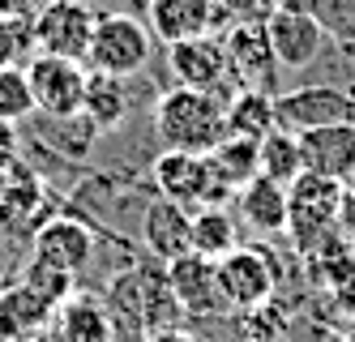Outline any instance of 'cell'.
Wrapping results in <instances>:
<instances>
[{
  "mask_svg": "<svg viewBox=\"0 0 355 342\" xmlns=\"http://www.w3.org/2000/svg\"><path fill=\"white\" fill-rule=\"evenodd\" d=\"M39 197H43V184H39V176L31 167H21V163L5 167L0 171V227L5 231L21 227L26 214L39 205Z\"/></svg>",
  "mask_w": 355,
  "mask_h": 342,
  "instance_id": "cell-20",
  "label": "cell"
},
{
  "mask_svg": "<svg viewBox=\"0 0 355 342\" xmlns=\"http://www.w3.org/2000/svg\"><path fill=\"white\" fill-rule=\"evenodd\" d=\"M295 142H300V163L309 176H325V180H338V184L355 180V124L309 128Z\"/></svg>",
  "mask_w": 355,
  "mask_h": 342,
  "instance_id": "cell-13",
  "label": "cell"
},
{
  "mask_svg": "<svg viewBox=\"0 0 355 342\" xmlns=\"http://www.w3.org/2000/svg\"><path fill=\"white\" fill-rule=\"evenodd\" d=\"M86 5H90V0H86Z\"/></svg>",
  "mask_w": 355,
  "mask_h": 342,
  "instance_id": "cell-34",
  "label": "cell"
},
{
  "mask_svg": "<svg viewBox=\"0 0 355 342\" xmlns=\"http://www.w3.org/2000/svg\"><path fill=\"white\" fill-rule=\"evenodd\" d=\"M107 312L90 304V300H78V304H64L60 312V334L64 342H107Z\"/></svg>",
  "mask_w": 355,
  "mask_h": 342,
  "instance_id": "cell-26",
  "label": "cell"
},
{
  "mask_svg": "<svg viewBox=\"0 0 355 342\" xmlns=\"http://www.w3.org/2000/svg\"><path fill=\"white\" fill-rule=\"evenodd\" d=\"M150 342H193V338H189V334H175V330H159Z\"/></svg>",
  "mask_w": 355,
  "mask_h": 342,
  "instance_id": "cell-33",
  "label": "cell"
},
{
  "mask_svg": "<svg viewBox=\"0 0 355 342\" xmlns=\"http://www.w3.org/2000/svg\"><path fill=\"white\" fill-rule=\"evenodd\" d=\"M17 154H21L17 124H5V120H0V171H5V167H13V163H17Z\"/></svg>",
  "mask_w": 355,
  "mask_h": 342,
  "instance_id": "cell-30",
  "label": "cell"
},
{
  "mask_svg": "<svg viewBox=\"0 0 355 342\" xmlns=\"http://www.w3.org/2000/svg\"><path fill=\"white\" fill-rule=\"evenodd\" d=\"M47 0H0V17L21 22V26H35V17L43 13Z\"/></svg>",
  "mask_w": 355,
  "mask_h": 342,
  "instance_id": "cell-29",
  "label": "cell"
},
{
  "mask_svg": "<svg viewBox=\"0 0 355 342\" xmlns=\"http://www.w3.org/2000/svg\"><path fill=\"white\" fill-rule=\"evenodd\" d=\"M124 116H129V86H124L120 77L90 73L86 103H82V120L94 128V133H112V128L124 124Z\"/></svg>",
  "mask_w": 355,
  "mask_h": 342,
  "instance_id": "cell-18",
  "label": "cell"
},
{
  "mask_svg": "<svg viewBox=\"0 0 355 342\" xmlns=\"http://www.w3.org/2000/svg\"><path fill=\"white\" fill-rule=\"evenodd\" d=\"M167 69L175 77V86L184 90H201V94H218L232 99V73H227V51L218 35H201V39H184L167 47Z\"/></svg>",
  "mask_w": 355,
  "mask_h": 342,
  "instance_id": "cell-10",
  "label": "cell"
},
{
  "mask_svg": "<svg viewBox=\"0 0 355 342\" xmlns=\"http://www.w3.org/2000/svg\"><path fill=\"white\" fill-rule=\"evenodd\" d=\"M343 193H347V184L325 180V176H309V171L287 189V235L300 253H313L325 235L338 231Z\"/></svg>",
  "mask_w": 355,
  "mask_h": 342,
  "instance_id": "cell-3",
  "label": "cell"
},
{
  "mask_svg": "<svg viewBox=\"0 0 355 342\" xmlns=\"http://www.w3.org/2000/svg\"><path fill=\"white\" fill-rule=\"evenodd\" d=\"M26 43H35V39H31V26L0 17V69L21 65V51H26Z\"/></svg>",
  "mask_w": 355,
  "mask_h": 342,
  "instance_id": "cell-27",
  "label": "cell"
},
{
  "mask_svg": "<svg viewBox=\"0 0 355 342\" xmlns=\"http://www.w3.org/2000/svg\"><path fill=\"white\" fill-rule=\"evenodd\" d=\"M210 163L218 171V180L232 193H240L244 184L257 176V142H240V137H223L218 150L210 154Z\"/></svg>",
  "mask_w": 355,
  "mask_h": 342,
  "instance_id": "cell-23",
  "label": "cell"
},
{
  "mask_svg": "<svg viewBox=\"0 0 355 342\" xmlns=\"http://www.w3.org/2000/svg\"><path fill=\"white\" fill-rule=\"evenodd\" d=\"M31 261H39V266H52L60 274H82L90 266V257H94V231L82 223V219H47L35 235H31Z\"/></svg>",
  "mask_w": 355,
  "mask_h": 342,
  "instance_id": "cell-11",
  "label": "cell"
},
{
  "mask_svg": "<svg viewBox=\"0 0 355 342\" xmlns=\"http://www.w3.org/2000/svg\"><path fill=\"white\" fill-rule=\"evenodd\" d=\"M155 184H159V197L163 201H175L184 205L189 214L206 205H227L236 193L218 180L210 154H180V150H163L155 159Z\"/></svg>",
  "mask_w": 355,
  "mask_h": 342,
  "instance_id": "cell-5",
  "label": "cell"
},
{
  "mask_svg": "<svg viewBox=\"0 0 355 342\" xmlns=\"http://www.w3.org/2000/svg\"><path fill=\"white\" fill-rule=\"evenodd\" d=\"M94 22L98 13L86 0H47L43 13L31 26V39L39 47V56H60V60H78L86 65V51L94 39Z\"/></svg>",
  "mask_w": 355,
  "mask_h": 342,
  "instance_id": "cell-6",
  "label": "cell"
},
{
  "mask_svg": "<svg viewBox=\"0 0 355 342\" xmlns=\"http://www.w3.org/2000/svg\"><path fill=\"white\" fill-rule=\"evenodd\" d=\"M150 51H155V35H150V26L141 17H133V13H107V17L94 22L86 69L129 82V77H137L150 65Z\"/></svg>",
  "mask_w": 355,
  "mask_h": 342,
  "instance_id": "cell-2",
  "label": "cell"
},
{
  "mask_svg": "<svg viewBox=\"0 0 355 342\" xmlns=\"http://www.w3.org/2000/svg\"><path fill=\"white\" fill-rule=\"evenodd\" d=\"M155 133H159L163 150L214 154L218 142L227 137V99L175 86L167 94H159V103H155Z\"/></svg>",
  "mask_w": 355,
  "mask_h": 342,
  "instance_id": "cell-1",
  "label": "cell"
},
{
  "mask_svg": "<svg viewBox=\"0 0 355 342\" xmlns=\"http://www.w3.org/2000/svg\"><path fill=\"white\" fill-rule=\"evenodd\" d=\"M227 22H266L270 17V0H214Z\"/></svg>",
  "mask_w": 355,
  "mask_h": 342,
  "instance_id": "cell-28",
  "label": "cell"
},
{
  "mask_svg": "<svg viewBox=\"0 0 355 342\" xmlns=\"http://www.w3.org/2000/svg\"><path fill=\"white\" fill-rule=\"evenodd\" d=\"M338 227L355 240V180L347 184V193H343V219H338Z\"/></svg>",
  "mask_w": 355,
  "mask_h": 342,
  "instance_id": "cell-32",
  "label": "cell"
},
{
  "mask_svg": "<svg viewBox=\"0 0 355 342\" xmlns=\"http://www.w3.org/2000/svg\"><path fill=\"white\" fill-rule=\"evenodd\" d=\"M266 35H270L278 69H309L325 47L321 22L304 17V13H270L266 17Z\"/></svg>",
  "mask_w": 355,
  "mask_h": 342,
  "instance_id": "cell-15",
  "label": "cell"
},
{
  "mask_svg": "<svg viewBox=\"0 0 355 342\" xmlns=\"http://www.w3.org/2000/svg\"><path fill=\"white\" fill-rule=\"evenodd\" d=\"M244 227H252L257 235H278L287 231V189L283 184H274L266 176H252L244 189L232 197Z\"/></svg>",
  "mask_w": 355,
  "mask_h": 342,
  "instance_id": "cell-17",
  "label": "cell"
},
{
  "mask_svg": "<svg viewBox=\"0 0 355 342\" xmlns=\"http://www.w3.org/2000/svg\"><path fill=\"white\" fill-rule=\"evenodd\" d=\"M163 274H167V291H171L175 308L189 312V317H214V312L227 308L223 291H218V278H214V261L189 253L180 261H171Z\"/></svg>",
  "mask_w": 355,
  "mask_h": 342,
  "instance_id": "cell-14",
  "label": "cell"
},
{
  "mask_svg": "<svg viewBox=\"0 0 355 342\" xmlns=\"http://www.w3.org/2000/svg\"><path fill=\"white\" fill-rule=\"evenodd\" d=\"M257 176H266V180H274V184H283V189H291V184L304 176L295 133H287V128H274L270 137L257 142Z\"/></svg>",
  "mask_w": 355,
  "mask_h": 342,
  "instance_id": "cell-22",
  "label": "cell"
},
{
  "mask_svg": "<svg viewBox=\"0 0 355 342\" xmlns=\"http://www.w3.org/2000/svg\"><path fill=\"white\" fill-rule=\"evenodd\" d=\"M274 116L278 128L287 133H309V128H334L355 124V94L338 86H300L287 94H274Z\"/></svg>",
  "mask_w": 355,
  "mask_h": 342,
  "instance_id": "cell-9",
  "label": "cell"
},
{
  "mask_svg": "<svg viewBox=\"0 0 355 342\" xmlns=\"http://www.w3.org/2000/svg\"><path fill=\"white\" fill-rule=\"evenodd\" d=\"M47 312H52V304H47L43 296H35L26 282H17L13 291L0 296V330H9V334L35 330V325L47 321Z\"/></svg>",
  "mask_w": 355,
  "mask_h": 342,
  "instance_id": "cell-24",
  "label": "cell"
},
{
  "mask_svg": "<svg viewBox=\"0 0 355 342\" xmlns=\"http://www.w3.org/2000/svg\"><path fill=\"white\" fill-rule=\"evenodd\" d=\"M278 128L274 116V94H257V90H236L227 99V137L240 142H261Z\"/></svg>",
  "mask_w": 355,
  "mask_h": 342,
  "instance_id": "cell-19",
  "label": "cell"
},
{
  "mask_svg": "<svg viewBox=\"0 0 355 342\" xmlns=\"http://www.w3.org/2000/svg\"><path fill=\"white\" fill-rule=\"evenodd\" d=\"M321 0H270V13H304V17H317Z\"/></svg>",
  "mask_w": 355,
  "mask_h": 342,
  "instance_id": "cell-31",
  "label": "cell"
},
{
  "mask_svg": "<svg viewBox=\"0 0 355 342\" xmlns=\"http://www.w3.org/2000/svg\"><path fill=\"white\" fill-rule=\"evenodd\" d=\"M214 278L232 312H257L278 291V261L261 244H236L227 257L214 261Z\"/></svg>",
  "mask_w": 355,
  "mask_h": 342,
  "instance_id": "cell-4",
  "label": "cell"
},
{
  "mask_svg": "<svg viewBox=\"0 0 355 342\" xmlns=\"http://www.w3.org/2000/svg\"><path fill=\"white\" fill-rule=\"evenodd\" d=\"M21 69H26V77H31L35 108H39L47 120L64 124V120H78V116H82L86 82H90L86 65H78V60H60V56H31Z\"/></svg>",
  "mask_w": 355,
  "mask_h": 342,
  "instance_id": "cell-7",
  "label": "cell"
},
{
  "mask_svg": "<svg viewBox=\"0 0 355 342\" xmlns=\"http://www.w3.org/2000/svg\"><path fill=\"white\" fill-rule=\"evenodd\" d=\"M150 35L171 43L201 39V35H218V26H227L223 9L214 0H150Z\"/></svg>",
  "mask_w": 355,
  "mask_h": 342,
  "instance_id": "cell-12",
  "label": "cell"
},
{
  "mask_svg": "<svg viewBox=\"0 0 355 342\" xmlns=\"http://www.w3.org/2000/svg\"><path fill=\"white\" fill-rule=\"evenodd\" d=\"M39 108H35V90H31V77L21 65L13 69H0V120L5 124H21L31 120Z\"/></svg>",
  "mask_w": 355,
  "mask_h": 342,
  "instance_id": "cell-25",
  "label": "cell"
},
{
  "mask_svg": "<svg viewBox=\"0 0 355 342\" xmlns=\"http://www.w3.org/2000/svg\"><path fill=\"white\" fill-rule=\"evenodd\" d=\"M236 214L227 205H206L193 214V253L206 257V261H218L236 248Z\"/></svg>",
  "mask_w": 355,
  "mask_h": 342,
  "instance_id": "cell-21",
  "label": "cell"
},
{
  "mask_svg": "<svg viewBox=\"0 0 355 342\" xmlns=\"http://www.w3.org/2000/svg\"><path fill=\"white\" fill-rule=\"evenodd\" d=\"M141 240L159 261L171 266V261L193 253V214L184 205H175V201L155 197L146 205V214H141Z\"/></svg>",
  "mask_w": 355,
  "mask_h": 342,
  "instance_id": "cell-16",
  "label": "cell"
},
{
  "mask_svg": "<svg viewBox=\"0 0 355 342\" xmlns=\"http://www.w3.org/2000/svg\"><path fill=\"white\" fill-rule=\"evenodd\" d=\"M223 51H227V73L236 90H257L274 94L278 82V60L266 35V22H232L223 31Z\"/></svg>",
  "mask_w": 355,
  "mask_h": 342,
  "instance_id": "cell-8",
  "label": "cell"
}]
</instances>
